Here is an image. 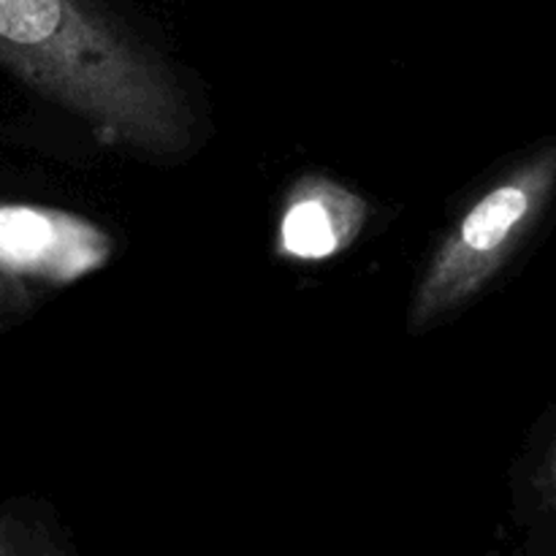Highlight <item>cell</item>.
<instances>
[{
    "instance_id": "cell-4",
    "label": "cell",
    "mask_w": 556,
    "mask_h": 556,
    "mask_svg": "<svg viewBox=\"0 0 556 556\" xmlns=\"http://www.w3.org/2000/svg\"><path fill=\"white\" fill-rule=\"evenodd\" d=\"M367 223V201L334 179L307 174L288 193L277 253L288 261H329L351 248Z\"/></svg>"
},
{
    "instance_id": "cell-1",
    "label": "cell",
    "mask_w": 556,
    "mask_h": 556,
    "mask_svg": "<svg viewBox=\"0 0 556 556\" xmlns=\"http://www.w3.org/2000/svg\"><path fill=\"white\" fill-rule=\"evenodd\" d=\"M0 58L130 150L190 147L193 119L172 74L90 0H0Z\"/></svg>"
},
{
    "instance_id": "cell-2",
    "label": "cell",
    "mask_w": 556,
    "mask_h": 556,
    "mask_svg": "<svg viewBox=\"0 0 556 556\" xmlns=\"http://www.w3.org/2000/svg\"><path fill=\"white\" fill-rule=\"evenodd\" d=\"M556 182V150L494 185L465 212L429 261L410 304L413 329H429L476 296L541 215Z\"/></svg>"
},
{
    "instance_id": "cell-3",
    "label": "cell",
    "mask_w": 556,
    "mask_h": 556,
    "mask_svg": "<svg viewBox=\"0 0 556 556\" xmlns=\"http://www.w3.org/2000/svg\"><path fill=\"white\" fill-rule=\"evenodd\" d=\"M112 239L87 217L47 206H0V266L14 275L65 286L101 269Z\"/></svg>"
}]
</instances>
